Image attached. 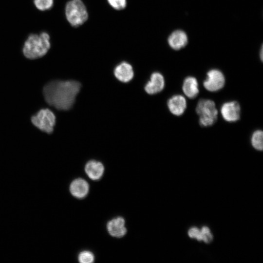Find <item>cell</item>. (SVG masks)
I'll return each instance as SVG.
<instances>
[{"label": "cell", "mask_w": 263, "mask_h": 263, "mask_svg": "<svg viewBox=\"0 0 263 263\" xmlns=\"http://www.w3.org/2000/svg\"><path fill=\"white\" fill-rule=\"evenodd\" d=\"M80 89L78 81L56 80L45 85L43 94L49 105L58 110L67 111L73 106Z\"/></svg>", "instance_id": "6da1fadb"}, {"label": "cell", "mask_w": 263, "mask_h": 263, "mask_svg": "<svg viewBox=\"0 0 263 263\" xmlns=\"http://www.w3.org/2000/svg\"><path fill=\"white\" fill-rule=\"evenodd\" d=\"M50 46V36L47 33L32 34L24 43L23 53L29 59L40 58L48 52Z\"/></svg>", "instance_id": "7a4b0ae2"}, {"label": "cell", "mask_w": 263, "mask_h": 263, "mask_svg": "<svg viewBox=\"0 0 263 263\" xmlns=\"http://www.w3.org/2000/svg\"><path fill=\"white\" fill-rule=\"evenodd\" d=\"M196 112L199 116V122L202 127H209L216 121L218 110L215 102L210 99H201L198 102Z\"/></svg>", "instance_id": "3957f363"}, {"label": "cell", "mask_w": 263, "mask_h": 263, "mask_svg": "<svg viewBox=\"0 0 263 263\" xmlns=\"http://www.w3.org/2000/svg\"><path fill=\"white\" fill-rule=\"evenodd\" d=\"M66 17L68 22L74 26L82 24L88 19L86 8L81 0H71L65 8Z\"/></svg>", "instance_id": "277c9868"}, {"label": "cell", "mask_w": 263, "mask_h": 263, "mask_svg": "<svg viewBox=\"0 0 263 263\" xmlns=\"http://www.w3.org/2000/svg\"><path fill=\"white\" fill-rule=\"evenodd\" d=\"M56 120L54 113L48 109H41L31 117V122L35 126L48 134L53 132Z\"/></svg>", "instance_id": "5b68a950"}, {"label": "cell", "mask_w": 263, "mask_h": 263, "mask_svg": "<svg viewBox=\"0 0 263 263\" xmlns=\"http://www.w3.org/2000/svg\"><path fill=\"white\" fill-rule=\"evenodd\" d=\"M225 80L224 75L220 70L212 69L207 72L206 78L203 82V86L208 91L215 92L224 87Z\"/></svg>", "instance_id": "8992f818"}, {"label": "cell", "mask_w": 263, "mask_h": 263, "mask_svg": "<svg viewBox=\"0 0 263 263\" xmlns=\"http://www.w3.org/2000/svg\"><path fill=\"white\" fill-rule=\"evenodd\" d=\"M220 112L225 121L229 122H236L240 118V105L236 101L225 102L221 106Z\"/></svg>", "instance_id": "52a82bcc"}, {"label": "cell", "mask_w": 263, "mask_h": 263, "mask_svg": "<svg viewBox=\"0 0 263 263\" xmlns=\"http://www.w3.org/2000/svg\"><path fill=\"white\" fill-rule=\"evenodd\" d=\"M165 87V79L163 75L159 72L153 73L150 80L146 84L144 89L149 94H154L161 92Z\"/></svg>", "instance_id": "ba28073f"}, {"label": "cell", "mask_w": 263, "mask_h": 263, "mask_svg": "<svg viewBox=\"0 0 263 263\" xmlns=\"http://www.w3.org/2000/svg\"><path fill=\"white\" fill-rule=\"evenodd\" d=\"M188 37L186 32L178 29L173 31L169 36L168 43L169 47L174 50H179L188 44Z\"/></svg>", "instance_id": "9c48e42d"}, {"label": "cell", "mask_w": 263, "mask_h": 263, "mask_svg": "<svg viewBox=\"0 0 263 263\" xmlns=\"http://www.w3.org/2000/svg\"><path fill=\"white\" fill-rule=\"evenodd\" d=\"M167 106L169 112L172 114L180 116L184 113L186 109V99L182 95H174L168 99Z\"/></svg>", "instance_id": "30bf717a"}, {"label": "cell", "mask_w": 263, "mask_h": 263, "mask_svg": "<svg viewBox=\"0 0 263 263\" xmlns=\"http://www.w3.org/2000/svg\"><path fill=\"white\" fill-rule=\"evenodd\" d=\"M125 220L122 217H118L108 222L107 226L109 234L115 237L120 238L127 232L125 226Z\"/></svg>", "instance_id": "8fae6325"}, {"label": "cell", "mask_w": 263, "mask_h": 263, "mask_svg": "<svg viewBox=\"0 0 263 263\" xmlns=\"http://www.w3.org/2000/svg\"><path fill=\"white\" fill-rule=\"evenodd\" d=\"M114 75L120 81L127 83L133 77L134 72L131 64L126 62H123L115 67Z\"/></svg>", "instance_id": "7c38bea8"}, {"label": "cell", "mask_w": 263, "mask_h": 263, "mask_svg": "<svg viewBox=\"0 0 263 263\" xmlns=\"http://www.w3.org/2000/svg\"><path fill=\"white\" fill-rule=\"evenodd\" d=\"M89 185L85 180L82 178H77L71 183L70 191L74 197L78 198H83L88 194Z\"/></svg>", "instance_id": "4fadbf2b"}, {"label": "cell", "mask_w": 263, "mask_h": 263, "mask_svg": "<svg viewBox=\"0 0 263 263\" xmlns=\"http://www.w3.org/2000/svg\"><path fill=\"white\" fill-rule=\"evenodd\" d=\"M182 90L188 98L190 99L195 98L199 92L197 79L191 76L186 77L183 83Z\"/></svg>", "instance_id": "5bb4252c"}, {"label": "cell", "mask_w": 263, "mask_h": 263, "mask_svg": "<svg viewBox=\"0 0 263 263\" xmlns=\"http://www.w3.org/2000/svg\"><path fill=\"white\" fill-rule=\"evenodd\" d=\"M104 168L102 163L91 160L87 163L85 171L90 178L93 180H99L103 175Z\"/></svg>", "instance_id": "9a60e30c"}, {"label": "cell", "mask_w": 263, "mask_h": 263, "mask_svg": "<svg viewBox=\"0 0 263 263\" xmlns=\"http://www.w3.org/2000/svg\"><path fill=\"white\" fill-rule=\"evenodd\" d=\"M251 145L253 147L262 151L263 148V132L262 130H258L253 132L251 138Z\"/></svg>", "instance_id": "2e32d148"}, {"label": "cell", "mask_w": 263, "mask_h": 263, "mask_svg": "<svg viewBox=\"0 0 263 263\" xmlns=\"http://www.w3.org/2000/svg\"><path fill=\"white\" fill-rule=\"evenodd\" d=\"M78 260L81 263H91L94 262V257L91 251H83L79 254Z\"/></svg>", "instance_id": "e0dca14e"}, {"label": "cell", "mask_w": 263, "mask_h": 263, "mask_svg": "<svg viewBox=\"0 0 263 263\" xmlns=\"http://www.w3.org/2000/svg\"><path fill=\"white\" fill-rule=\"evenodd\" d=\"M53 0H34L36 7L41 11L50 9L53 6Z\"/></svg>", "instance_id": "ac0fdd59"}, {"label": "cell", "mask_w": 263, "mask_h": 263, "mask_svg": "<svg viewBox=\"0 0 263 263\" xmlns=\"http://www.w3.org/2000/svg\"><path fill=\"white\" fill-rule=\"evenodd\" d=\"M200 230L202 237V241H203L206 243H210L213 239V236L209 228L206 226H204L202 227Z\"/></svg>", "instance_id": "d6986e66"}, {"label": "cell", "mask_w": 263, "mask_h": 263, "mask_svg": "<svg viewBox=\"0 0 263 263\" xmlns=\"http://www.w3.org/2000/svg\"><path fill=\"white\" fill-rule=\"evenodd\" d=\"M110 5L116 10L124 9L126 6V0H107Z\"/></svg>", "instance_id": "ffe728a7"}, {"label": "cell", "mask_w": 263, "mask_h": 263, "mask_svg": "<svg viewBox=\"0 0 263 263\" xmlns=\"http://www.w3.org/2000/svg\"><path fill=\"white\" fill-rule=\"evenodd\" d=\"M188 235L191 238L196 239L201 241L202 240V234L200 229L196 227L190 228L188 231Z\"/></svg>", "instance_id": "44dd1931"}, {"label": "cell", "mask_w": 263, "mask_h": 263, "mask_svg": "<svg viewBox=\"0 0 263 263\" xmlns=\"http://www.w3.org/2000/svg\"><path fill=\"white\" fill-rule=\"evenodd\" d=\"M260 58H261V61H262L263 60V47L262 46L261 47V49L260 51Z\"/></svg>", "instance_id": "7402d4cb"}]
</instances>
